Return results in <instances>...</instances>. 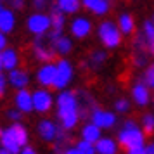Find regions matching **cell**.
<instances>
[{
  "mask_svg": "<svg viewBox=\"0 0 154 154\" xmlns=\"http://www.w3.org/2000/svg\"><path fill=\"white\" fill-rule=\"evenodd\" d=\"M57 116L61 125L66 130H71L73 126L76 125L78 121V100H76V94L73 92H63L57 97Z\"/></svg>",
  "mask_w": 154,
  "mask_h": 154,
  "instance_id": "obj_1",
  "label": "cell"
},
{
  "mask_svg": "<svg viewBox=\"0 0 154 154\" xmlns=\"http://www.w3.org/2000/svg\"><path fill=\"white\" fill-rule=\"evenodd\" d=\"M5 87H7V78L0 73V97L5 94Z\"/></svg>",
  "mask_w": 154,
  "mask_h": 154,
  "instance_id": "obj_34",
  "label": "cell"
},
{
  "mask_svg": "<svg viewBox=\"0 0 154 154\" xmlns=\"http://www.w3.org/2000/svg\"><path fill=\"white\" fill-rule=\"evenodd\" d=\"M33 2V7L36 9V11H42V9H45V5H47V0H31Z\"/></svg>",
  "mask_w": 154,
  "mask_h": 154,
  "instance_id": "obj_35",
  "label": "cell"
},
{
  "mask_svg": "<svg viewBox=\"0 0 154 154\" xmlns=\"http://www.w3.org/2000/svg\"><path fill=\"white\" fill-rule=\"evenodd\" d=\"M90 29H92L90 21H87V19H83V17L75 19L73 24H71V33L76 36V38H83V36H87L88 33H90Z\"/></svg>",
  "mask_w": 154,
  "mask_h": 154,
  "instance_id": "obj_15",
  "label": "cell"
},
{
  "mask_svg": "<svg viewBox=\"0 0 154 154\" xmlns=\"http://www.w3.org/2000/svg\"><path fill=\"white\" fill-rule=\"evenodd\" d=\"M4 69V66H2V56H0V71Z\"/></svg>",
  "mask_w": 154,
  "mask_h": 154,
  "instance_id": "obj_40",
  "label": "cell"
},
{
  "mask_svg": "<svg viewBox=\"0 0 154 154\" xmlns=\"http://www.w3.org/2000/svg\"><path fill=\"white\" fill-rule=\"evenodd\" d=\"M152 24H154V19H152Z\"/></svg>",
  "mask_w": 154,
  "mask_h": 154,
  "instance_id": "obj_42",
  "label": "cell"
},
{
  "mask_svg": "<svg viewBox=\"0 0 154 154\" xmlns=\"http://www.w3.org/2000/svg\"><path fill=\"white\" fill-rule=\"evenodd\" d=\"M146 85H147V87H152V88H154V64L146 71Z\"/></svg>",
  "mask_w": 154,
  "mask_h": 154,
  "instance_id": "obj_31",
  "label": "cell"
},
{
  "mask_svg": "<svg viewBox=\"0 0 154 154\" xmlns=\"http://www.w3.org/2000/svg\"><path fill=\"white\" fill-rule=\"evenodd\" d=\"M144 36H146L147 50L154 56V24L151 21H147L144 24Z\"/></svg>",
  "mask_w": 154,
  "mask_h": 154,
  "instance_id": "obj_24",
  "label": "cell"
},
{
  "mask_svg": "<svg viewBox=\"0 0 154 154\" xmlns=\"http://www.w3.org/2000/svg\"><path fill=\"white\" fill-rule=\"evenodd\" d=\"M63 33L59 31H54V29H49L42 35H36L35 42H33V52H35V57L40 59L43 63H50L54 57H56V38L61 36Z\"/></svg>",
  "mask_w": 154,
  "mask_h": 154,
  "instance_id": "obj_2",
  "label": "cell"
},
{
  "mask_svg": "<svg viewBox=\"0 0 154 154\" xmlns=\"http://www.w3.org/2000/svg\"><path fill=\"white\" fill-rule=\"evenodd\" d=\"M28 29L33 35H42L50 29V17L45 14H33L28 19Z\"/></svg>",
  "mask_w": 154,
  "mask_h": 154,
  "instance_id": "obj_7",
  "label": "cell"
},
{
  "mask_svg": "<svg viewBox=\"0 0 154 154\" xmlns=\"http://www.w3.org/2000/svg\"><path fill=\"white\" fill-rule=\"evenodd\" d=\"M36 78H38V82L42 85H45V87H52V83H54V78H56V66L54 64H43L42 68L38 69V73H36Z\"/></svg>",
  "mask_w": 154,
  "mask_h": 154,
  "instance_id": "obj_11",
  "label": "cell"
},
{
  "mask_svg": "<svg viewBox=\"0 0 154 154\" xmlns=\"http://www.w3.org/2000/svg\"><path fill=\"white\" fill-rule=\"evenodd\" d=\"M11 5L14 11H19V9L24 7V0H11Z\"/></svg>",
  "mask_w": 154,
  "mask_h": 154,
  "instance_id": "obj_36",
  "label": "cell"
},
{
  "mask_svg": "<svg viewBox=\"0 0 154 154\" xmlns=\"http://www.w3.org/2000/svg\"><path fill=\"white\" fill-rule=\"evenodd\" d=\"M82 137L85 140H88V142H97L100 139V128L95 123H90V125H87L82 130Z\"/></svg>",
  "mask_w": 154,
  "mask_h": 154,
  "instance_id": "obj_22",
  "label": "cell"
},
{
  "mask_svg": "<svg viewBox=\"0 0 154 154\" xmlns=\"http://www.w3.org/2000/svg\"><path fill=\"white\" fill-rule=\"evenodd\" d=\"M14 24H16L14 12L0 4V31L2 33H11L14 29Z\"/></svg>",
  "mask_w": 154,
  "mask_h": 154,
  "instance_id": "obj_10",
  "label": "cell"
},
{
  "mask_svg": "<svg viewBox=\"0 0 154 154\" xmlns=\"http://www.w3.org/2000/svg\"><path fill=\"white\" fill-rule=\"evenodd\" d=\"M50 29L54 31H59L63 33V28H64V16H63V11L59 9V5H52L50 7Z\"/></svg>",
  "mask_w": 154,
  "mask_h": 154,
  "instance_id": "obj_13",
  "label": "cell"
},
{
  "mask_svg": "<svg viewBox=\"0 0 154 154\" xmlns=\"http://www.w3.org/2000/svg\"><path fill=\"white\" fill-rule=\"evenodd\" d=\"M71 76H73V68L68 61L61 59L59 63L56 64V78H54V83L52 87L57 88V90H63L66 85L69 83Z\"/></svg>",
  "mask_w": 154,
  "mask_h": 154,
  "instance_id": "obj_5",
  "label": "cell"
},
{
  "mask_svg": "<svg viewBox=\"0 0 154 154\" xmlns=\"http://www.w3.org/2000/svg\"><path fill=\"white\" fill-rule=\"evenodd\" d=\"M76 152L78 154H94L95 152V147H94V142H88V140H82L76 144Z\"/></svg>",
  "mask_w": 154,
  "mask_h": 154,
  "instance_id": "obj_28",
  "label": "cell"
},
{
  "mask_svg": "<svg viewBox=\"0 0 154 154\" xmlns=\"http://www.w3.org/2000/svg\"><path fill=\"white\" fill-rule=\"evenodd\" d=\"M104 61H106V54L104 52H92L90 54V57H88V64H90L94 69H99L102 64H104Z\"/></svg>",
  "mask_w": 154,
  "mask_h": 154,
  "instance_id": "obj_27",
  "label": "cell"
},
{
  "mask_svg": "<svg viewBox=\"0 0 154 154\" xmlns=\"http://www.w3.org/2000/svg\"><path fill=\"white\" fill-rule=\"evenodd\" d=\"M95 144H97L95 151L100 154H114L116 152V144L111 139H99Z\"/></svg>",
  "mask_w": 154,
  "mask_h": 154,
  "instance_id": "obj_23",
  "label": "cell"
},
{
  "mask_svg": "<svg viewBox=\"0 0 154 154\" xmlns=\"http://www.w3.org/2000/svg\"><path fill=\"white\" fill-rule=\"evenodd\" d=\"M29 78L26 75V71H21V69H11L9 73V83L16 87V88H24L28 85Z\"/></svg>",
  "mask_w": 154,
  "mask_h": 154,
  "instance_id": "obj_17",
  "label": "cell"
},
{
  "mask_svg": "<svg viewBox=\"0 0 154 154\" xmlns=\"http://www.w3.org/2000/svg\"><path fill=\"white\" fill-rule=\"evenodd\" d=\"M56 130H57V125H54L49 119H43V121H40V125H38L40 137L43 140H47V142H52V140L56 139Z\"/></svg>",
  "mask_w": 154,
  "mask_h": 154,
  "instance_id": "obj_16",
  "label": "cell"
},
{
  "mask_svg": "<svg viewBox=\"0 0 154 154\" xmlns=\"http://www.w3.org/2000/svg\"><path fill=\"white\" fill-rule=\"evenodd\" d=\"M114 107L118 109L119 112H125L128 111V100H125V99H119V100H116V104H114Z\"/></svg>",
  "mask_w": 154,
  "mask_h": 154,
  "instance_id": "obj_32",
  "label": "cell"
},
{
  "mask_svg": "<svg viewBox=\"0 0 154 154\" xmlns=\"http://www.w3.org/2000/svg\"><path fill=\"white\" fill-rule=\"evenodd\" d=\"M99 36H100V40L104 43L106 47H118L119 42H121V35H119V29L112 24V23H102L100 24V28H99Z\"/></svg>",
  "mask_w": 154,
  "mask_h": 154,
  "instance_id": "obj_4",
  "label": "cell"
},
{
  "mask_svg": "<svg viewBox=\"0 0 154 154\" xmlns=\"http://www.w3.org/2000/svg\"><path fill=\"white\" fill-rule=\"evenodd\" d=\"M73 47V43H71L69 38H66V36H57L56 38V52L57 54H68Z\"/></svg>",
  "mask_w": 154,
  "mask_h": 154,
  "instance_id": "obj_26",
  "label": "cell"
},
{
  "mask_svg": "<svg viewBox=\"0 0 154 154\" xmlns=\"http://www.w3.org/2000/svg\"><path fill=\"white\" fill-rule=\"evenodd\" d=\"M21 152L23 154H33V152H35V149H33V147H29V146H23L21 147Z\"/></svg>",
  "mask_w": 154,
  "mask_h": 154,
  "instance_id": "obj_37",
  "label": "cell"
},
{
  "mask_svg": "<svg viewBox=\"0 0 154 154\" xmlns=\"http://www.w3.org/2000/svg\"><path fill=\"white\" fill-rule=\"evenodd\" d=\"M119 29L123 33H132L133 31V19L128 14H123L119 17Z\"/></svg>",
  "mask_w": 154,
  "mask_h": 154,
  "instance_id": "obj_29",
  "label": "cell"
},
{
  "mask_svg": "<svg viewBox=\"0 0 154 154\" xmlns=\"http://www.w3.org/2000/svg\"><path fill=\"white\" fill-rule=\"evenodd\" d=\"M152 130H154V118L151 114L144 116V132L146 135H152Z\"/></svg>",
  "mask_w": 154,
  "mask_h": 154,
  "instance_id": "obj_30",
  "label": "cell"
},
{
  "mask_svg": "<svg viewBox=\"0 0 154 154\" xmlns=\"http://www.w3.org/2000/svg\"><path fill=\"white\" fill-rule=\"evenodd\" d=\"M16 106L23 112H29L33 109V97L26 88H19L17 95H16Z\"/></svg>",
  "mask_w": 154,
  "mask_h": 154,
  "instance_id": "obj_12",
  "label": "cell"
},
{
  "mask_svg": "<svg viewBox=\"0 0 154 154\" xmlns=\"http://www.w3.org/2000/svg\"><path fill=\"white\" fill-rule=\"evenodd\" d=\"M0 135H2V130H0Z\"/></svg>",
  "mask_w": 154,
  "mask_h": 154,
  "instance_id": "obj_41",
  "label": "cell"
},
{
  "mask_svg": "<svg viewBox=\"0 0 154 154\" xmlns=\"http://www.w3.org/2000/svg\"><path fill=\"white\" fill-rule=\"evenodd\" d=\"M83 5L95 14H106L107 9H109L107 0H83Z\"/></svg>",
  "mask_w": 154,
  "mask_h": 154,
  "instance_id": "obj_20",
  "label": "cell"
},
{
  "mask_svg": "<svg viewBox=\"0 0 154 154\" xmlns=\"http://www.w3.org/2000/svg\"><path fill=\"white\" fill-rule=\"evenodd\" d=\"M7 116L12 119V121H19V119H21V111H19V109H11V111L7 112Z\"/></svg>",
  "mask_w": 154,
  "mask_h": 154,
  "instance_id": "obj_33",
  "label": "cell"
},
{
  "mask_svg": "<svg viewBox=\"0 0 154 154\" xmlns=\"http://www.w3.org/2000/svg\"><path fill=\"white\" fill-rule=\"evenodd\" d=\"M0 140H2V146H4V147L9 151V154H17V152H21V146L16 142L14 135H12V132H11L9 128L2 132V135H0Z\"/></svg>",
  "mask_w": 154,
  "mask_h": 154,
  "instance_id": "obj_14",
  "label": "cell"
},
{
  "mask_svg": "<svg viewBox=\"0 0 154 154\" xmlns=\"http://www.w3.org/2000/svg\"><path fill=\"white\" fill-rule=\"evenodd\" d=\"M57 5L63 12H68V14H73L80 9V0H57Z\"/></svg>",
  "mask_w": 154,
  "mask_h": 154,
  "instance_id": "obj_25",
  "label": "cell"
},
{
  "mask_svg": "<svg viewBox=\"0 0 154 154\" xmlns=\"http://www.w3.org/2000/svg\"><path fill=\"white\" fill-rule=\"evenodd\" d=\"M5 42H7V40H5V35H4V33L0 31V52L5 49Z\"/></svg>",
  "mask_w": 154,
  "mask_h": 154,
  "instance_id": "obj_38",
  "label": "cell"
},
{
  "mask_svg": "<svg viewBox=\"0 0 154 154\" xmlns=\"http://www.w3.org/2000/svg\"><path fill=\"white\" fill-rule=\"evenodd\" d=\"M144 152H147V154H154V144H151V146L144 147Z\"/></svg>",
  "mask_w": 154,
  "mask_h": 154,
  "instance_id": "obj_39",
  "label": "cell"
},
{
  "mask_svg": "<svg viewBox=\"0 0 154 154\" xmlns=\"http://www.w3.org/2000/svg\"><path fill=\"white\" fill-rule=\"evenodd\" d=\"M76 100H78V116L83 118V119L88 118L92 112H94V109L97 107L95 102H94V99H92V95L87 94V92H83V90H80L76 94Z\"/></svg>",
  "mask_w": 154,
  "mask_h": 154,
  "instance_id": "obj_6",
  "label": "cell"
},
{
  "mask_svg": "<svg viewBox=\"0 0 154 154\" xmlns=\"http://www.w3.org/2000/svg\"><path fill=\"white\" fill-rule=\"evenodd\" d=\"M133 99L135 102L140 106H146L149 102V90H147V85L144 83H139L133 87Z\"/></svg>",
  "mask_w": 154,
  "mask_h": 154,
  "instance_id": "obj_19",
  "label": "cell"
},
{
  "mask_svg": "<svg viewBox=\"0 0 154 154\" xmlns=\"http://www.w3.org/2000/svg\"><path fill=\"white\" fill-rule=\"evenodd\" d=\"M90 118H92V123H95L99 128H111V126L114 125V121H116V118H114L112 112L100 111L97 107L94 109V112L90 114Z\"/></svg>",
  "mask_w": 154,
  "mask_h": 154,
  "instance_id": "obj_9",
  "label": "cell"
},
{
  "mask_svg": "<svg viewBox=\"0 0 154 154\" xmlns=\"http://www.w3.org/2000/svg\"><path fill=\"white\" fill-rule=\"evenodd\" d=\"M31 97H33V109L40 112H45L50 109L52 95L47 90H35V94H31Z\"/></svg>",
  "mask_w": 154,
  "mask_h": 154,
  "instance_id": "obj_8",
  "label": "cell"
},
{
  "mask_svg": "<svg viewBox=\"0 0 154 154\" xmlns=\"http://www.w3.org/2000/svg\"><path fill=\"white\" fill-rule=\"evenodd\" d=\"M0 56H2V66H4L5 69L11 71L17 66V54H16L12 49H4Z\"/></svg>",
  "mask_w": 154,
  "mask_h": 154,
  "instance_id": "obj_18",
  "label": "cell"
},
{
  "mask_svg": "<svg viewBox=\"0 0 154 154\" xmlns=\"http://www.w3.org/2000/svg\"><path fill=\"white\" fill-rule=\"evenodd\" d=\"M11 132H12V135H14L16 142L19 144V146H26L28 144V132H26V128L23 125H19V123H14V125L9 128Z\"/></svg>",
  "mask_w": 154,
  "mask_h": 154,
  "instance_id": "obj_21",
  "label": "cell"
},
{
  "mask_svg": "<svg viewBox=\"0 0 154 154\" xmlns=\"http://www.w3.org/2000/svg\"><path fill=\"white\" fill-rule=\"evenodd\" d=\"M119 146L130 154L144 152V137L133 121H126L125 128L119 132Z\"/></svg>",
  "mask_w": 154,
  "mask_h": 154,
  "instance_id": "obj_3",
  "label": "cell"
}]
</instances>
